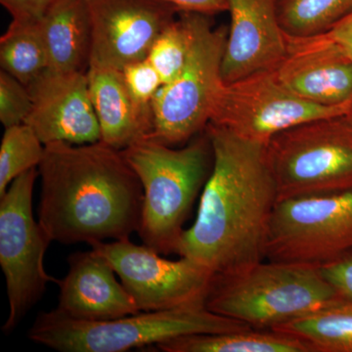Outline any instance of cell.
<instances>
[{"instance_id": "obj_1", "label": "cell", "mask_w": 352, "mask_h": 352, "mask_svg": "<svg viewBox=\"0 0 352 352\" xmlns=\"http://www.w3.org/2000/svg\"><path fill=\"white\" fill-rule=\"evenodd\" d=\"M205 131L214 166L201 190L193 226L183 231L176 254L228 275L265 259L268 227L278 201L266 144L208 122Z\"/></svg>"}, {"instance_id": "obj_2", "label": "cell", "mask_w": 352, "mask_h": 352, "mask_svg": "<svg viewBox=\"0 0 352 352\" xmlns=\"http://www.w3.org/2000/svg\"><path fill=\"white\" fill-rule=\"evenodd\" d=\"M38 168V222L52 242L92 245L138 232L144 194L122 150L50 143Z\"/></svg>"}, {"instance_id": "obj_3", "label": "cell", "mask_w": 352, "mask_h": 352, "mask_svg": "<svg viewBox=\"0 0 352 352\" xmlns=\"http://www.w3.org/2000/svg\"><path fill=\"white\" fill-rule=\"evenodd\" d=\"M142 184L138 233L159 254H176L183 224L214 166V151L204 131L179 149L143 138L122 150Z\"/></svg>"}, {"instance_id": "obj_4", "label": "cell", "mask_w": 352, "mask_h": 352, "mask_svg": "<svg viewBox=\"0 0 352 352\" xmlns=\"http://www.w3.org/2000/svg\"><path fill=\"white\" fill-rule=\"evenodd\" d=\"M316 264L264 259L228 275H214L205 307L256 330H273L340 302Z\"/></svg>"}, {"instance_id": "obj_5", "label": "cell", "mask_w": 352, "mask_h": 352, "mask_svg": "<svg viewBox=\"0 0 352 352\" xmlns=\"http://www.w3.org/2000/svg\"><path fill=\"white\" fill-rule=\"evenodd\" d=\"M251 328L214 314L205 305L139 312L113 320H76L56 309L38 314L28 333L32 342L60 352H124L195 333Z\"/></svg>"}, {"instance_id": "obj_6", "label": "cell", "mask_w": 352, "mask_h": 352, "mask_svg": "<svg viewBox=\"0 0 352 352\" xmlns=\"http://www.w3.org/2000/svg\"><path fill=\"white\" fill-rule=\"evenodd\" d=\"M278 201L352 189V126L346 115L280 132L266 144Z\"/></svg>"}, {"instance_id": "obj_7", "label": "cell", "mask_w": 352, "mask_h": 352, "mask_svg": "<svg viewBox=\"0 0 352 352\" xmlns=\"http://www.w3.org/2000/svg\"><path fill=\"white\" fill-rule=\"evenodd\" d=\"M191 43L186 63L175 80L160 88L153 103L151 135L163 144H186L205 131L215 94L222 82L221 64L228 25L214 27L212 16L185 11Z\"/></svg>"}, {"instance_id": "obj_8", "label": "cell", "mask_w": 352, "mask_h": 352, "mask_svg": "<svg viewBox=\"0 0 352 352\" xmlns=\"http://www.w3.org/2000/svg\"><path fill=\"white\" fill-rule=\"evenodd\" d=\"M38 175L36 168L25 171L0 197V265L9 302L8 317L2 327L6 333L12 332L41 300L48 283L59 282L44 267V256L52 240L32 212Z\"/></svg>"}, {"instance_id": "obj_9", "label": "cell", "mask_w": 352, "mask_h": 352, "mask_svg": "<svg viewBox=\"0 0 352 352\" xmlns=\"http://www.w3.org/2000/svg\"><path fill=\"white\" fill-rule=\"evenodd\" d=\"M352 250V189L278 201L265 259L321 264Z\"/></svg>"}, {"instance_id": "obj_10", "label": "cell", "mask_w": 352, "mask_h": 352, "mask_svg": "<svg viewBox=\"0 0 352 352\" xmlns=\"http://www.w3.org/2000/svg\"><path fill=\"white\" fill-rule=\"evenodd\" d=\"M351 103L325 107L303 100L278 80L275 69L220 85L210 122L239 138L267 144L273 136L303 122L344 116Z\"/></svg>"}, {"instance_id": "obj_11", "label": "cell", "mask_w": 352, "mask_h": 352, "mask_svg": "<svg viewBox=\"0 0 352 352\" xmlns=\"http://www.w3.org/2000/svg\"><path fill=\"white\" fill-rule=\"evenodd\" d=\"M90 247L112 265L140 311L205 305L214 276L205 266L182 256L170 261L129 238Z\"/></svg>"}, {"instance_id": "obj_12", "label": "cell", "mask_w": 352, "mask_h": 352, "mask_svg": "<svg viewBox=\"0 0 352 352\" xmlns=\"http://www.w3.org/2000/svg\"><path fill=\"white\" fill-rule=\"evenodd\" d=\"M89 66L122 71L147 58L153 43L175 20L176 7L162 0H90Z\"/></svg>"}, {"instance_id": "obj_13", "label": "cell", "mask_w": 352, "mask_h": 352, "mask_svg": "<svg viewBox=\"0 0 352 352\" xmlns=\"http://www.w3.org/2000/svg\"><path fill=\"white\" fill-rule=\"evenodd\" d=\"M32 107L25 124L44 145H74L100 141L98 119L88 87L87 72H57L47 69L27 85Z\"/></svg>"}, {"instance_id": "obj_14", "label": "cell", "mask_w": 352, "mask_h": 352, "mask_svg": "<svg viewBox=\"0 0 352 352\" xmlns=\"http://www.w3.org/2000/svg\"><path fill=\"white\" fill-rule=\"evenodd\" d=\"M230 25L221 64L223 83L272 71L288 53L276 0H227Z\"/></svg>"}, {"instance_id": "obj_15", "label": "cell", "mask_w": 352, "mask_h": 352, "mask_svg": "<svg viewBox=\"0 0 352 352\" xmlns=\"http://www.w3.org/2000/svg\"><path fill=\"white\" fill-rule=\"evenodd\" d=\"M286 36L288 53L275 69L278 80L303 100L325 107L352 102V60L320 36Z\"/></svg>"}, {"instance_id": "obj_16", "label": "cell", "mask_w": 352, "mask_h": 352, "mask_svg": "<svg viewBox=\"0 0 352 352\" xmlns=\"http://www.w3.org/2000/svg\"><path fill=\"white\" fill-rule=\"evenodd\" d=\"M69 271L59 280L55 309L76 320L105 321L142 312L118 281L107 259L94 251L69 256Z\"/></svg>"}, {"instance_id": "obj_17", "label": "cell", "mask_w": 352, "mask_h": 352, "mask_svg": "<svg viewBox=\"0 0 352 352\" xmlns=\"http://www.w3.org/2000/svg\"><path fill=\"white\" fill-rule=\"evenodd\" d=\"M87 78L102 142L124 150L151 135L153 127L132 100L120 69L89 66Z\"/></svg>"}, {"instance_id": "obj_18", "label": "cell", "mask_w": 352, "mask_h": 352, "mask_svg": "<svg viewBox=\"0 0 352 352\" xmlns=\"http://www.w3.org/2000/svg\"><path fill=\"white\" fill-rule=\"evenodd\" d=\"M47 48L50 67L57 72L89 68L91 19L85 0H58L39 21Z\"/></svg>"}, {"instance_id": "obj_19", "label": "cell", "mask_w": 352, "mask_h": 352, "mask_svg": "<svg viewBox=\"0 0 352 352\" xmlns=\"http://www.w3.org/2000/svg\"><path fill=\"white\" fill-rule=\"evenodd\" d=\"M164 352H311L305 342L274 330H245L183 336L157 344Z\"/></svg>"}, {"instance_id": "obj_20", "label": "cell", "mask_w": 352, "mask_h": 352, "mask_svg": "<svg viewBox=\"0 0 352 352\" xmlns=\"http://www.w3.org/2000/svg\"><path fill=\"white\" fill-rule=\"evenodd\" d=\"M273 330L298 338L311 352H352V302L340 300Z\"/></svg>"}, {"instance_id": "obj_21", "label": "cell", "mask_w": 352, "mask_h": 352, "mask_svg": "<svg viewBox=\"0 0 352 352\" xmlns=\"http://www.w3.org/2000/svg\"><path fill=\"white\" fill-rule=\"evenodd\" d=\"M1 69L27 87L50 67L38 22L13 21L0 38Z\"/></svg>"}, {"instance_id": "obj_22", "label": "cell", "mask_w": 352, "mask_h": 352, "mask_svg": "<svg viewBox=\"0 0 352 352\" xmlns=\"http://www.w3.org/2000/svg\"><path fill=\"white\" fill-rule=\"evenodd\" d=\"M276 8L285 34L307 38L330 31L352 13V0H276Z\"/></svg>"}, {"instance_id": "obj_23", "label": "cell", "mask_w": 352, "mask_h": 352, "mask_svg": "<svg viewBox=\"0 0 352 352\" xmlns=\"http://www.w3.org/2000/svg\"><path fill=\"white\" fill-rule=\"evenodd\" d=\"M45 145L27 124L7 127L0 145V197L18 176L38 168Z\"/></svg>"}, {"instance_id": "obj_24", "label": "cell", "mask_w": 352, "mask_h": 352, "mask_svg": "<svg viewBox=\"0 0 352 352\" xmlns=\"http://www.w3.org/2000/svg\"><path fill=\"white\" fill-rule=\"evenodd\" d=\"M191 43V32L187 14L179 11L177 18L157 36L148 53L163 85L175 80L186 63Z\"/></svg>"}, {"instance_id": "obj_25", "label": "cell", "mask_w": 352, "mask_h": 352, "mask_svg": "<svg viewBox=\"0 0 352 352\" xmlns=\"http://www.w3.org/2000/svg\"><path fill=\"white\" fill-rule=\"evenodd\" d=\"M122 73L132 100L146 122L153 127V103L160 88L163 87L161 76L147 58L127 65Z\"/></svg>"}, {"instance_id": "obj_26", "label": "cell", "mask_w": 352, "mask_h": 352, "mask_svg": "<svg viewBox=\"0 0 352 352\" xmlns=\"http://www.w3.org/2000/svg\"><path fill=\"white\" fill-rule=\"evenodd\" d=\"M32 107L29 89L20 80L1 69L0 73V122L10 127L25 124Z\"/></svg>"}, {"instance_id": "obj_27", "label": "cell", "mask_w": 352, "mask_h": 352, "mask_svg": "<svg viewBox=\"0 0 352 352\" xmlns=\"http://www.w3.org/2000/svg\"><path fill=\"white\" fill-rule=\"evenodd\" d=\"M319 267L340 300L352 302V250Z\"/></svg>"}, {"instance_id": "obj_28", "label": "cell", "mask_w": 352, "mask_h": 352, "mask_svg": "<svg viewBox=\"0 0 352 352\" xmlns=\"http://www.w3.org/2000/svg\"><path fill=\"white\" fill-rule=\"evenodd\" d=\"M58 0H0L13 21L38 22Z\"/></svg>"}, {"instance_id": "obj_29", "label": "cell", "mask_w": 352, "mask_h": 352, "mask_svg": "<svg viewBox=\"0 0 352 352\" xmlns=\"http://www.w3.org/2000/svg\"><path fill=\"white\" fill-rule=\"evenodd\" d=\"M179 11H188L214 16L228 11L227 0H162Z\"/></svg>"}, {"instance_id": "obj_30", "label": "cell", "mask_w": 352, "mask_h": 352, "mask_svg": "<svg viewBox=\"0 0 352 352\" xmlns=\"http://www.w3.org/2000/svg\"><path fill=\"white\" fill-rule=\"evenodd\" d=\"M316 36L339 46L352 60V13L333 25L330 31Z\"/></svg>"}, {"instance_id": "obj_31", "label": "cell", "mask_w": 352, "mask_h": 352, "mask_svg": "<svg viewBox=\"0 0 352 352\" xmlns=\"http://www.w3.org/2000/svg\"><path fill=\"white\" fill-rule=\"evenodd\" d=\"M346 119L349 120V124H351L352 126V105L351 110H349V112L346 115Z\"/></svg>"}, {"instance_id": "obj_32", "label": "cell", "mask_w": 352, "mask_h": 352, "mask_svg": "<svg viewBox=\"0 0 352 352\" xmlns=\"http://www.w3.org/2000/svg\"><path fill=\"white\" fill-rule=\"evenodd\" d=\"M85 1L89 2V1H90V0H85Z\"/></svg>"}]
</instances>
